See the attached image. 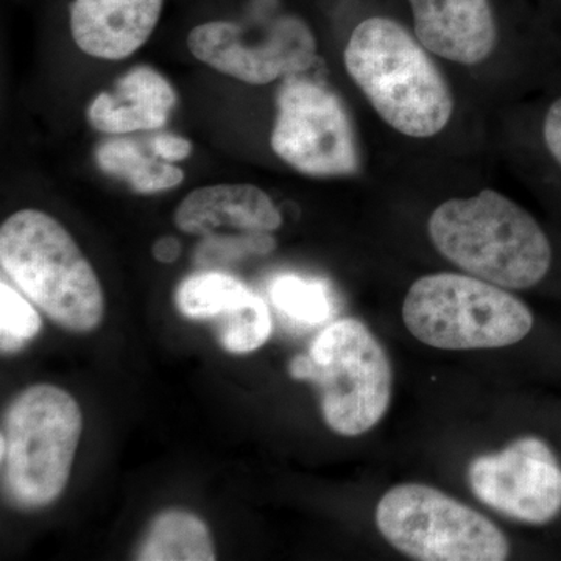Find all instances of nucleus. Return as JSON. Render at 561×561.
<instances>
[{
	"label": "nucleus",
	"instance_id": "f257e3e1",
	"mask_svg": "<svg viewBox=\"0 0 561 561\" xmlns=\"http://www.w3.org/2000/svg\"><path fill=\"white\" fill-rule=\"evenodd\" d=\"M427 231L445 260L507 290L537 287L553 267L548 232L523 206L493 190L442 203Z\"/></svg>",
	"mask_w": 561,
	"mask_h": 561
},
{
	"label": "nucleus",
	"instance_id": "f03ea898",
	"mask_svg": "<svg viewBox=\"0 0 561 561\" xmlns=\"http://www.w3.org/2000/svg\"><path fill=\"white\" fill-rule=\"evenodd\" d=\"M343 60L376 113L402 135L431 138L451 121L448 81L400 22L382 16L362 21L351 33Z\"/></svg>",
	"mask_w": 561,
	"mask_h": 561
},
{
	"label": "nucleus",
	"instance_id": "7ed1b4c3",
	"mask_svg": "<svg viewBox=\"0 0 561 561\" xmlns=\"http://www.w3.org/2000/svg\"><path fill=\"white\" fill-rule=\"evenodd\" d=\"M0 264L55 323L94 331L105 316L101 280L69 231L38 209H22L0 228Z\"/></svg>",
	"mask_w": 561,
	"mask_h": 561
},
{
	"label": "nucleus",
	"instance_id": "20e7f679",
	"mask_svg": "<svg viewBox=\"0 0 561 561\" xmlns=\"http://www.w3.org/2000/svg\"><path fill=\"white\" fill-rule=\"evenodd\" d=\"M81 431L79 402L60 387L36 383L13 398L0 434L2 489L11 505L38 511L61 496Z\"/></svg>",
	"mask_w": 561,
	"mask_h": 561
},
{
	"label": "nucleus",
	"instance_id": "39448f33",
	"mask_svg": "<svg viewBox=\"0 0 561 561\" xmlns=\"http://www.w3.org/2000/svg\"><path fill=\"white\" fill-rule=\"evenodd\" d=\"M413 337L446 351L493 350L526 341L534 312L504 287L460 273L416 279L402 305Z\"/></svg>",
	"mask_w": 561,
	"mask_h": 561
},
{
	"label": "nucleus",
	"instance_id": "423d86ee",
	"mask_svg": "<svg viewBox=\"0 0 561 561\" xmlns=\"http://www.w3.org/2000/svg\"><path fill=\"white\" fill-rule=\"evenodd\" d=\"M291 378L319 387L321 413L343 437L371 431L386 416L393 368L381 342L362 321H334L320 332L308 354L294 357Z\"/></svg>",
	"mask_w": 561,
	"mask_h": 561
},
{
	"label": "nucleus",
	"instance_id": "0eeeda50",
	"mask_svg": "<svg viewBox=\"0 0 561 561\" xmlns=\"http://www.w3.org/2000/svg\"><path fill=\"white\" fill-rule=\"evenodd\" d=\"M376 526L397 551L421 561H502L504 531L470 505L424 485L401 483L383 494Z\"/></svg>",
	"mask_w": 561,
	"mask_h": 561
},
{
	"label": "nucleus",
	"instance_id": "6e6552de",
	"mask_svg": "<svg viewBox=\"0 0 561 561\" xmlns=\"http://www.w3.org/2000/svg\"><path fill=\"white\" fill-rule=\"evenodd\" d=\"M271 146L276 157L309 176L359 171V149L348 111L337 94L313 81L289 77L278 94Z\"/></svg>",
	"mask_w": 561,
	"mask_h": 561
},
{
	"label": "nucleus",
	"instance_id": "1a4fd4ad",
	"mask_svg": "<svg viewBox=\"0 0 561 561\" xmlns=\"http://www.w3.org/2000/svg\"><path fill=\"white\" fill-rule=\"evenodd\" d=\"M468 483L482 504L513 522L545 527L561 518V459L538 435L476 457Z\"/></svg>",
	"mask_w": 561,
	"mask_h": 561
},
{
	"label": "nucleus",
	"instance_id": "9d476101",
	"mask_svg": "<svg viewBox=\"0 0 561 561\" xmlns=\"http://www.w3.org/2000/svg\"><path fill=\"white\" fill-rule=\"evenodd\" d=\"M187 47L209 68L257 87L298 76L317 60L311 28L295 16L279 18L257 41L247 38L236 22H205L192 28Z\"/></svg>",
	"mask_w": 561,
	"mask_h": 561
},
{
	"label": "nucleus",
	"instance_id": "9b49d317",
	"mask_svg": "<svg viewBox=\"0 0 561 561\" xmlns=\"http://www.w3.org/2000/svg\"><path fill=\"white\" fill-rule=\"evenodd\" d=\"M416 39L438 57L474 66L493 54L497 27L490 0H409Z\"/></svg>",
	"mask_w": 561,
	"mask_h": 561
},
{
	"label": "nucleus",
	"instance_id": "f8f14e48",
	"mask_svg": "<svg viewBox=\"0 0 561 561\" xmlns=\"http://www.w3.org/2000/svg\"><path fill=\"white\" fill-rule=\"evenodd\" d=\"M164 0H73L70 33L90 57L124 60L149 41Z\"/></svg>",
	"mask_w": 561,
	"mask_h": 561
},
{
	"label": "nucleus",
	"instance_id": "ddd939ff",
	"mask_svg": "<svg viewBox=\"0 0 561 561\" xmlns=\"http://www.w3.org/2000/svg\"><path fill=\"white\" fill-rule=\"evenodd\" d=\"M175 225L186 234H216L220 228L272 232L283 217L272 198L253 184H216L192 191L175 210Z\"/></svg>",
	"mask_w": 561,
	"mask_h": 561
},
{
	"label": "nucleus",
	"instance_id": "4468645a",
	"mask_svg": "<svg viewBox=\"0 0 561 561\" xmlns=\"http://www.w3.org/2000/svg\"><path fill=\"white\" fill-rule=\"evenodd\" d=\"M176 105V92L158 70L136 66L117 80L114 92H101L88 110L95 130L125 135L164 127Z\"/></svg>",
	"mask_w": 561,
	"mask_h": 561
},
{
	"label": "nucleus",
	"instance_id": "2eb2a0df",
	"mask_svg": "<svg viewBox=\"0 0 561 561\" xmlns=\"http://www.w3.org/2000/svg\"><path fill=\"white\" fill-rule=\"evenodd\" d=\"M142 561H213L216 548L208 526L194 513L165 511L154 516L135 552Z\"/></svg>",
	"mask_w": 561,
	"mask_h": 561
},
{
	"label": "nucleus",
	"instance_id": "dca6fc26",
	"mask_svg": "<svg viewBox=\"0 0 561 561\" xmlns=\"http://www.w3.org/2000/svg\"><path fill=\"white\" fill-rule=\"evenodd\" d=\"M95 162L106 175L127 181L138 194H157L183 183L184 172L172 162L150 158L130 139H110L95 150Z\"/></svg>",
	"mask_w": 561,
	"mask_h": 561
},
{
	"label": "nucleus",
	"instance_id": "f3484780",
	"mask_svg": "<svg viewBox=\"0 0 561 561\" xmlns=\"http://www.w3.org/2000/svg\"><path fill=\"white\" fill-rule=\"evenodd\" d=\"M251 294L249 287L221 272H203L192 275L176 290V308L186 319L214 321L221 313L236 308Z\"/></svg>",
	"mask_w": 561,
	"mask_h": 561
},
{
	"label": "nucleus",
	"instance_id": "a211bd4d",
	"mask_svg": "<svg viewBox=\"0 0 561 561\" xmlns=\"http://www.w3.org/2000/svg\"><path fill=\"white\" fill-rule=\"evenodd\" d=\"M216 324L217 339L228 353L247 354L260 350L271 339L272 319L267 305L253 291L236 308L221 313Z\"/></svg>",
	"mask_w": 561,
	"mask_h": 561
},
{
	"label": "nucleus",
	"instance_id": "6ab92c4d",
	"mask_svg": "<svg viewBox=\"0 0 561 561\" xmlns=\"http://www.w3.org/2000/svg\"><path fill=\"white\" fill-rule=\"evenodd\" d=\"M271 300L280 312L300 323H324L332 316V300L327 284L297 275H283L271 284Z\"/></svg>",
	"mask_w": 561,
	"mask_h": 561
},
{
	"label": "nucleus",
	"instance_id": "aec40b11",
	"mask_svg": "<svg viewBox=\"0 0 561 561\" xmlns=\"http://www.w3.org/2000/svg\"><path fill=\"white\" fill-rule=\"evenodd\" d=\"M43 321L31 302L18 294L5 280L0 283V335L2 353L11 354L24 348L39 334Z\"/></svg>",
	"mask_w": 561,
	"mask_h": 561
},
{
	"label": "nucleus",
	"instance_id": "412c9836",
	"mask_svg": "<svg viewBox=\"0 0 561 561\" xmlns=\"http://www.w3.org/2000/svg\"><path fill=\"white\" fill-rule=\"evenodd\" d=\"M271 232H243V236L210 234L197 250L198 264H217L239 260L245 254H267L275 249Z\"/></svg>",
	"mask_w": 561,
	"mask_h": 561
},
{
	"label": "nucleus",
	"instance_id": "4be33fe9",
	"mask_svg": "<svg viewBox=\"0 0 561 561\" xmlns=\"http://www.w3.org/2000/svg\"><path fill=\"white\" fill-rule=\"evenodd\" d=\"M150 149L154 157L168 162L186 160L192 153V144L190 139L172 135V133H161L150 140Z\"/></svg>",
	"mask_w": 561,
	"mask_h": 561
},
{
	"label": "nucleus",
	"instance_id": "5701e85b",
	"mask_svg": "<svg viewBox=\"0 0 561 561\" xmlns=\"http://www.w3.org/2000/svg\"><path fill=\"white\" fill-rule=\"evenodd\" d=\"M542 138L553 160L559 162L561 168V98L552 103L548 110L542 124Z\"/></svg>",
	"mask_w": 561,
	"mask_h": 561
},
{
	"label": "nucleus",
	"instance_id": "b1692460",
	"mask_svg": "<svg viewBox=\"0 0 561 561\" xmlns=\"http://www.w3.org/2000/svg\"><path fill=\"white\" fill-rule=\"evenodd\" d=\"M180 253L181 245L179 239L161 238L160 241L154 242V260L162 262V264H172V262L179 260Z\"/></svg>",
	"mask_w": 561,
	"mask_h": 561
}]
</instances>
